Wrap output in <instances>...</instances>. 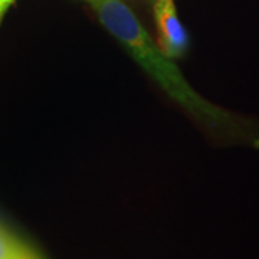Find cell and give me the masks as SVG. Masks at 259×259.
<instances>
[{
    "mask_svg": "<svg viewBox=\"0 0 259 259\" xmlns=\"http://www.w3.org/2000/svg\"><path fill=\"white\" fill-rule=\"evenodd\" d=\"M154 13L163 54L168 56L183 55L189 45V36L177 16L173 0H156Z\"/></svg>",
    "mask_w": 259,
    "mask_h": 259,
    "instance_id": "1",
    "label": "cell"
},
{
    "mask_svg": "<svg viewBox=\"0 0 259 259\" xmlns=\"http://www.w3.org/2000/svg\"><path fill=\"white\" fill-rule=\"evenodd\" d=\"M32 248L0 223V259H23Z\"/></svg>",
    "mask_w": 259,
    "mask_h": 259,
    "instance_id": "2",
    "label": "cell"
},
{
    "mask_svg": "<svg viewBox=\"0 0 259 259\" xmlns=\"http://www.w3.org/2000/svg\"><path fill=\"white\" fill-rule=\"evenodd\" d=\"M12 3H13V0H0V20L3 18V15L6 13V10L9 9Z\"/></svg>",
    "mask_w": 259,
    "mask_h": 259,
    "instance_id": "3",
    "label": "cell"
},
{
    "mask_svg": "<svg viewBox=\"0 0 259 259\" xmlns=\"http://www.w3.org/2000/svg\"><path fill=\"white\" fill-rule=\"evenodd\" d=\"M23 259H40L39 258V256H37V253L36 252H35V250L32 249L30 250V252H29L28 255H26V256H25V258Z\"/></svg>",
    "mask_w": 259,
    "mask_h": 259,
    "instance_id": "4",
    "label": "cell"
}]
</instances>
